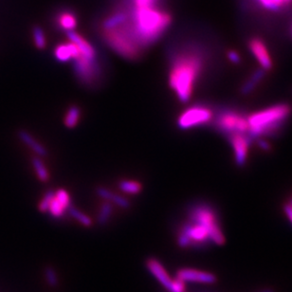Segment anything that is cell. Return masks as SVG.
Returning <instances> with one entry per match:
<instances>
[{"label":"cell","mask_w":292,"mask_h":292,"mask_svg":"<svg viewBox=\"0 0 292 292\" xmlns=\"http://www.w3.org/2000/svg\"><path fill=\"white\" fill-rule=\"evenodd\" d=\"M205 66L204 50L196 45H188L172 54L168 82L180 103L189 102L193 96Z\"/></svg>","instance_id":"1"},{"label":"cell","mask_w":292,"mask_h":292,"mask_svg":"<svg viewBox=\"0 0 292 292\" xmlns=\"http://www.w3.org/2000/svg\"><path fill=\"white\" fill-rule=\"evenodd\" d=\"M171 15L155 6L134 7L127 23L116 28L141 51L154 44L169 28Z\"/></svg>","instance_id":"2"},{"label":"cell","mask_w":292,"mask_h":292,"mask_svg":"<svg viewBox=\"0 0 292 292\" xmlns=\"http://www.w3.org/2000/svg\"><path fill=\"white\" fill-rule=\"evenodd\" d=\"M292 114V106L287 103L258 110L248 116V134L254 139L274 136L287 124Z\"/></svg>","instance_id":"3"},{"label":"cell","mask_w":292,"mask_h":292,"mask_svg":"<svg viewBox=\"0 0 292 292\" xmlns=\"http://www.w3.org/2000/svg\"><path fill=\"white\" fill-rule=\"evenodd\" d=\"M214 127L225 136L249 132L248 116L234 108H224L214 115Z\"/></svg>","instance_id":"4"},{"label":"cell","mask_w":292,"mask_h":292,"mask_svg":"<svg viewBox=\"0 0 292 292\" xmlns=\"http://www.w3.org/2000/svg\"><path fill=\"white\" fill-rule=\"evenodd\" d=\"M214 110L204 105H195L188 107L177 118L176 126L180 130H190L202 127L213 122Z\"/></svg>","instance_id":"5"},{"label":"cell","mask_w":292,"mask_h":292,"mask_svg":"<svg viewBox=\"0 0 292 292\" xmlns=\"http://www.w3.org/2000/svg\"><path fill=\"white\" fill-rule=\"evenodd\" d=\"M75 76L80 83L86 86H92L101 76V67L98 59H88L79 54L72 61Z\"/></svg>","instance_id":"6"},{"label":"cell","mask_w":292,"mask_h":292,"mask_svg":"<svg viewBox=\"0 0 292 292\" xmlns=\"http://www.w3.org/2000/svg\"><path fill=\"white\" fill-rule=\"evenodd\" d=\"M228 138L234 151L235 164L238 167H243L248 160L253 138L247 133L234 134Z\"/></svg>","instance_id":"7"},{"label":"cell","mask_w":292,"mask_h":292,"mask_svg":"<svg viewBox=\"0 0 292 292\" xmlns=\"http://www.w3.org/2000/svg\"><path fill=\"white\" fill-rule=\"evenodd\" d=\"M248 47L253 53L254 58L259 63L260 68H263L266 71L271 70L273 68V58L263 40L259 37H253L249 40Z\"/></svg>","instance_id":"8"},{"label":"cell","mask_w":292,"mask_h":292,"mask_svg":"<svg viewBox=\"0 0 292 292\" xmlns=\"http://www.w3.org/2000/svg\"><path fill=\"white\" fill-rule=\"evenodd\" d=\"M146 267L150 273L156 278L160 285L169 292L175 291V280L172 279L166 272L163 265L156 258H149L146 261Z\"/></svg>","instance_id":"9"},{"label":"cell","mask_w":292,"mask_h":292,"mask_svg":"<svg viewBox=\"0 0 292 292\" xmlns=\"http://www.w3.org/2000/svg\"><path fill=\"white\" fill-rule=\"evenodd\" d=\"M70 205V195L68 191H66L65 189H58L57 191H55L54 196L49 203L47 212H49L52 217L60 218L68 210Z\"/></svg>","instance_id":"10"},{"label":"cell","mask_w":292,"mask_h":292,"mask_svg":"<svg viewBox=\"0 0 292 292\" xmlns=\"http://www.w3.org/2000/svg\"><path fill=\"white\" fill-rule=\"evenodd\" d=\"M176 278L182 282L200 283V284H214L216 277L214 274L194 269H180L176 273Z\"/></svg>","instance_id":"11"},{"label":"cell","mask_w":292,"mask_h":292,"mask_svg":"<svg viewBox=\"0 0 292 292\" xmlns=\"http://www.w3.org/2000/svg\"><path fill=\"white\" fill-rule=\"evenodd\" d=\"M67 37L69 41L73 42L80 51V55L88 59H97V52L94 47L85 39L81 34H79L75 30H70L66 32Z\"/></svg>","instance_id":"12"},{"label":"cell","mask_w":292,"mask_h":292,"mask_svg":"<svg viewBox=\"0 0 292 292\" xmlns=\"http://www.w3.org/2000/svg\"><path fill=\"white\" fill-rule=\"evenodd\" d=\"M54 57L61 63H68L72 62L77 58L80 54V51L77 46L68 40V42L62 43L56 46L54 49Z\"/></svg>","instance_id":"13"},{"label":"cell","mask_w":292,"mask_h":292,"mask_svg":"<svg viewBox=\"0 0 292 292\" xmlns=\"http://www.w3.org/2000/svg\"><path fill=\"white\" fill-rule=\"evenodd\" d=\"M17 136H18L20 141L28 146L29 149L32 152H34L37 156L43 157V156H46L48 155V150L43 146L42 144L37 142L34 139V137L32 136L31 134H29L28 131L19 130L17 133Z\"/></svg>","instance_id":"14"},{"label":"cell","mask_w":292,"mask_h":292,"mask_svg":"<svg viewBox=\"0 0 292 292\" xmlns=\"http://www.w3.org/2000/svg\"><path fill=\"white\" fill-rule=\"evenodd\" d=\"M96 192L100 197H102L103 199L107 200L112 204H116L123 209L130 208V201L127 200L126 197L117 195L105 187H98Z\"/></svg>","instance_id":"15"},{"label":"cell","mask_w":292,"mask_h":292,"mask_svg":"<svg viewBox=\"0 0 292 292\" xmlns=\"http://www.w3.org/2000/svg\"><path fill=\"white\" fill-rule=\"evenodd\" d=\"M127 20H128V12L127 11L122 10H117L104 20V22L102 24L103 31L116 29L118 27L127 23Z\"/></svg>","instance_id":"16"},{"label":"cell","mask_w":292,"mask_h":292,"mask_svg":"<svg viewBox=\"0 0 292 292\" xmlns=\"http://www.w3.org/2000/svg\"><path fill=\"white\" fill-rule=\"evenodd\" d=\"M56 23L60 29L67 32L70 30H75L78 25V20L76 15L72 11L64 10V11H61L57 15Z\"/></svg>","instance_id":"17"},{"label":"cell","mask_w":292,"mask_h":292,"mask_svg":"<svg viewBox=\"0 0 292 292\" xmlns=\"http://www.w3.org/2000/svg\"><path fill=\"white\" fill-rule=\"evenodd\" d=\"M266 72L267 71L261 68L255 70L252 74V76L244 83L241 88V93L244 95H248L252 93L253 90L257 88V86L262 82L264 77L266 76Z\"/></svg>","instance_id":"18"},{"label":"cell","mask_w":292,"mask_h":292,"mask_svg":"<svg viewBox=\"0 0 292 292\" xmlns=\"http://www.w3.org/2000/svg\"><path fill=\"white\" fill-rule=\"evenodd\" d=\"M260 7L267 10L278 12L292 5V0H255Z\"/></svg>","instance_id":"19"},{"label":"cell","mask_w":292,"mask_h":292,"mask_svg":"<svg viewBox=\"0 0 292 292\" xmlns=\"http://www.w3.org/2000/svg\"><path fill=\"white\" fill-rule=\"evenodd\" d=\"M32 166L37 175L38 179L42 182H47L49 179V173L47 166L45 165L44 161L41 159V156H33L32 157Z\"/></svg>","instance_id":"20"},{"label":"cell","mask_w":292,"mask_h":292,"mask_svg":"<svg viewBox=\"0 0 292 292\" xmlns=\"http://www.w3.org/2000/svg\"><path fill=\"white\" fill-rule=\"evenodd\" d=\"M81 117V110L77 106H71L68 109L65 116V126L68 128H74L78 125Z\"/></svg>","instance_id":"21"},{"label":"cell","mask_w":292,"mask_h":292,"mask_svg":"<svg viewBox=\"0 0 292 292\" xmlns=\"http://www.w3.org/2000/svg\"><path fill=\"white\" fill-rule=\"evenodd\" d=\"M119 187L123 192L130 195H138L143 190V186L139 181L130 180V179L121 180L119 183Z\"/></svg>","instance_id":"22"},{"label":"cell","mask_w":292,"mask_h":292,"mask_svg":"<svg viewBox=\"0 0 292 292\" xmlns=\"http://www.w3.org/2000/svg\"><path fill=\"white\" fill-rule=\"evenodd\" d=\"M113 214V205L110 202H105L101 206L100 212L98 214L97 222L98 224L101 226H106L110 220L111 216Z\"/></svg>","instance_id":"23"},{"label":"cell","mask_w":292,"mask_h":292,"mask_svg":"<svg viewBox=\"0 0 292 292\" xmlns=\"http://www.w3.org/2000/svg\"><path fill=\"white\" fill-rule=\"evenodd\" d=\"M68 214H70L75 220H77L79 223L81 225H83L84 227H91L92 226V220L91 218L87 215L86 214H84L83 212H81L79 209L73 207V206H69L68 208Z\"/></svg>","instance_id":"24"},{"label":"cell","mask_w":292,"mask_h":292,"mask_svg":"<svg viewBox=\"0 0 292 292\" xmlns=\"http://www.w3.org/2000/svg\"><path fill=\"white\" fill-rule=\"evenodd\" d=\"M32 37L35 47L38 49H44L47 46L46 35L43 29L39 26H34L32 28Z\"/></svg>","instance_id":"25"},{"label":"cell","mask_w":292,"mask_h":292,"mask_svg":"<svg viewBox=\"0 0 292 292\" xmlns=\"http://www.w3.org/2000/svg\"><path fill=\"white\" fill-rule=\"evenodd\" d=\"M45 278L46 281L48 283V285L50 286L51 288H55L57 287L59 284L58 275L56 271L51 268V267H47L45 270Z\"/></svg>","instance_id":"26"},{"label":"cell","mask_w":292,"mask_h":292,"mask_svg":"<svg viewBox=\"0 0 292 292\" xmlns=\"http://www.w3.org/2000/svg\"><path fill=\"white\" fill-rule=\"evenodd\" d=\"M54 194H55V191L49 190V191L46 192V194L42 197V199L39 202V205H38V209H39L41 213H47L49 203H50L52 197L54 196Z\"/></svg>","instance_id":"27"},{"label":"cell","mask_w":292,"mask_h":292,"mask_svg":"<svg viewBox=\"0 0 292 292\" xmlns=\"http://www.w3.org/2000/svg\"><path fill=\"white\" fill-rule=\"evenodd\" d=\"M136 7H150L155 6L156 0H133Z\"/></svg>","instance_id":"28"},{"label":"cell","mask_w":292,"mask_h":292,"mask_svg":"<svg viewBox=\"0 0 292 292\" xmlns=\"http://www.w3.org/2000/svg\"><path fill=\"white\" fill-rule=\"evenodd\" d=\"M228 58L232 63H234V64H238L241 61V57H240L239 53L237 51H235V50H230L228 52Z\"/></svg>","instance_id":"29"},{"label":"cell","mask_w":292,"mask_h":292,"mask_svg":"<svg viewBox=\"0 0 292 292\" xmlns=\"http://www.w3.org/2000/svg\"><path fill=\"white\" fill-rule=\"evenodd\" d=\"M258 146L264 151H270L272 148V146L268 143L266 138H259L258 139Z\"/></svg>","instance_id":"30"},{"label":"cell","mask_w":292,"mask_h":292,"mask_svg":"<svg viewBox=\"0 0 292 292\" xmlns=\"http://www.w3.org/2000/svg\"><path fill=\"white\" fill-rule=\"evenodd\" d=\"M284 212H285V214L286 215L288 216V218L290 219V221L292 222V207L291 205L286 204L284 206Z\"/></svg>","instance_id":"31"},{"label":"cell","mask_w":292,"mask_h":292,"mask_svg":"<svg viewBox=\"0 0 292 292\" xmlns=\"http://www.w3.org/2000/svg\"><path fill=\"white\" fill-rule=\"evenodd\" d=\"M273 292V290H271V289H267V290H264V291H261V292Z\"/></svg>","instance_id":"32"},{"label":"cell","mask_w":292,"mask_h":292,"mask_svg":"<svg viewBox=\"0 0 292 292\" xmlns=\"http://www.w3.org/2000/svg\"><path fill=\"white\" fill-rule=\"evenodd\" d=\"M289 204L291 205V206H292V199H291V200H290V202H289Z\"/></svg>","instance_id":"33"},{"label":"cell","mask_w":292,"mask_h":292,"mask_svg":"<svg viewBox=\"0 0 292 292\" xmlns=\"http://www.w3.org/2000/svg\"></svg>","instance_id":"34"}]
</instances>
